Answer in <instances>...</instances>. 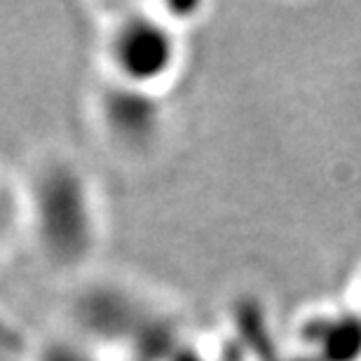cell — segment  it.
<instances>
[{
  "mask_svg": "<svg viewBox=\"0 0 361 361\" xmlns=\"http://www.w3.org/2000/svg\"><path fill=\"white\" fill-rule=\"evenodd\" d=\"M300 343L317 361H361V317L317 314L300 329Z\"/></svg>",
  "mask_w": 361,
  "mask_h": 361,
  "instance_id": "277c9868",
  "label": "cell"
},
{
  "mask_svg": "<svg viewBox=\"0 0 361 361\" xmlns=\"http://www.w3.org/2000/svg\"><path fill=\"white\" fill-rule=\"evenodd\" d=\"M357 302H359V305H357V314L361 317V281H359V288H357Z\"/></svg>",
  "mask_w": 361,
  "mask_h": 361,
  "instance_id": "ba28073f",
  "label": "cell"
},
{
  "mask_svg": "<svg viewBox=\"0 0 361 361\" xmlns=\"http://www.w3.org/2000/svg\"><path fill=\"white\" fill-rule=\"evenodd\" d=\"M19 343V336L17 331L10 326V322L0 314V348H14Z\"/></svg>",
  "mask_w": 361,
  "mask_h": 361,
  "instance_id": "52a82bcc",
  "label": "cell"
},
{
  "mask_svg": "<svg viewBox=\"0 0 361 361\" xmlns=\"http://www.w3.org/2000/svg\"><path fill=\"white\" fill-rule=\"evenodd\" d=\"M28 361H104V352L73 331L42 341Z\"/></svg>",
  "mask_w": 361,
  "mask_h": 361,
  "instance_id": "5b68a950",
  "label": "cell"
},
{
  "mask_svg": "<svg viewBox=\"0 0 361 361\" xmlns=\"http://www.w3.org/2000/svg\"><path fill=\"white\" fill-rule=\"evenodd\" d=\"M118 361H141V359H132V357H120Z\"/></svg>",
  "mask_w": 361,
  "mask_h": 361,
  "instance_id": "9c48e42d",
  "label": "cell"
},
{
  "mask_svg": "<svg viewBox=\"0 0 361 361\" xmlns=\"http://www.w3.org/2000/svg\"><path fill=\"white\" fill-rule=\"evenodd\" d=\"M24 233L59 272L80 270L101 242V209L90 176L68 157H47L21 185Z\"/></svg>",
  "mask_w": 361,
  "mask_h": 361,
  "instance_id": "6da1fadb",
  "label": "cell"
},
{
  "mask_svg": "<svg viewBox=\"0 0 361 361\" xmlns=\"http://www.w3.org/2000/svg\"><path fill=\"white\" fill-rule=\"evenodd\" d=\"M19 233H24V212H21V185L0 174V258L12 247Z\"/></svg>",
  "mask_w": 361,
  "mask_h": 361,
  "instance_id": "8992f818",
  "label": "cell"
},
{
  "mask_svg": "<svg viewBox=\"0 0 361 361\" xmlns=\"http://www.w3.org/2000/svg\"><path fill=\"white\" fill-rule=\"evenodd\" d=\"M101 136L127 160L148 157L164 132L160 94L143 92L106 80L97 97Z\"/></svg>",
  "mask_w": 361,
  "mask_h": 361,
  "instance_id": "3957f363",
  "label": "cell"
},
{
  "mask_svg": "<svg viewBox=\"0 0 361 361\" xmlns=\"http://www.w3.org/2000/svg\"><path fill=\"white\" fill-rule=\"evenodd\" d=\"M101 59L106 80L160 94L180 68V31L153 5L125 7L106 21Z\"/></svg>",
  "mask_w": 361,
  "mask_h": 361,
  "instance_id": "7a4b0ae2",
  "label": "cell"
}]
</instances>
